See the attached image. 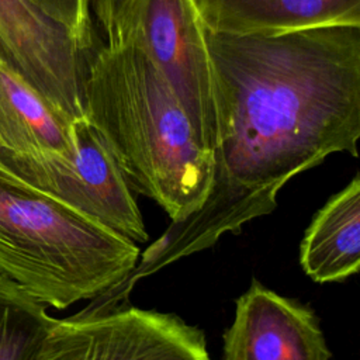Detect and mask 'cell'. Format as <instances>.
<instances>
[{
    "mask_svg": "<svg viewBox=\"0 0 360 360\" xmlns=\"http://www.w3.org/2000/svg\"><path fill=\"white\" fill-rule=\"evenodd\" d=\"M138 1L139 0H91L90 8L94 10L103 27L107 38L105 45L118 46L127 42Z\"/></svg>",
    "mask_w": 360,
    "mask_h": 360,
    "instance_id": "5bb4252c",
    "label": "cell"
},
{
    "mask_svg": "<svg viewBox=\"0 0 360 360\" xmlns=\"http://www.w3.org/2000/svg\"><path fill=\"white\" fill-rule=\"evenodd\" d=\"M90 1H91V0H90Z\"/></svg>",
    "mask_w": 360,
    "mask_h": 360,
    "instance_id": "9a60e30c",
    "label": "cell"
},
{
    "mask_svg": "<svg viewBox=\"0 0 360 360\" xmlns=\"http://www.w3.org/2000/svg\"><path fill=\"white\" fill-rule=\"evenodd\" d=\"M72 120L0 65V149L14 153L69 152Z\"/></svg>",
    "mask_w": 360,
    "mask_h": 360,
    "instance_id": "8fae6325",
    "label": "cell"
},
{
    "mask_svg": "<svg viewBox=\"0 0 360 360\" xmlns=\"http://www.w3.org/2000/svg\"><path fill=\"white\" fill-rule=\"evenodd\" d=\"M205 28L274 35L333 25L360 27V0H195Z\"/></svg>",
    "mask_w": 360,
    "mask_h": 360,
    "instance_id": "9c48e42d",
    "label": "cell"
},
{
    "mask_svg": "<svg viewBox=\"0 0 360 360\" xmlns=\"http://www.w3.org/2000/svg\"><path fill=\"white\" fill-rule=\"evenodd\" d=\"M302 270L315 283L340 281L360 269V176L315 214L300 248Z\"/></svg>",
    "mask_w": 360,
    "mask_h": 360,
    "instance_id": "30bf717a",
    "label": "cell"
},
{
    "mask_svg": "<svg viewBox=\"0 0 360 360\" xmlns=\"http://www.w3.org/2000/svg\"><path fill=\"white\" fill-rule=\"evenodd\" d=\"M55 21L68 27L84 45L93 48L90 0H30Z\"/></svg>",
    "mask_w": 360,
    "mask_h": 360,
    "instance_id": "4fadbf2b",
    "label": "cell"
},
{
    "mask_svg": "<svg viewBox=\"0 0 360 360\" xmlns=\"http://www.w3.org/2000/svg\"><path fill=\"white\" fill-rule=\"evenodd\" d=\"M53 322L46 305L0 273V360H38Z\"/></svg>",
    "mask_w": 360,
    "mask_h": 360,
    "instance_id": "7c38bea8",
    "label": "cell"
},
{
    "mask_svg": "<svg viewBox=\"0 0 360 360\" xmlns=\"http://www.w3.org/2000/svg\"><path fill=\"white\" fill-rule=\"evenodd\" d=\"M207 46L217 117L207 194L146 249L115 287L118 298L138 278L270 214L284 184L329 155L359 156L360 27L274 35L207 30Z\"/></svg>",
    "mask_w": 360,
    "mask_h": 360,
    "instance_id": "6da1fadb",
    "label": "cell"
},
{
    "mask_svg": "<svg viewBox=\"0 0 360 360\" xmlns=\"http://www.w3.org/2000/svg\"><path fill=\"white\" fill-rule=\"evenodd\" d=\"M38 360H211L204 333L156 311H82L55 319Z\"/></svg>",
    "mask_w": 360,
    "mask_h": 360,
    "instance_id": "5b68a950",
    "label": "cell"
},
{
    "mask_svg": "<svg viewBox=\"0 0 360 360\" xmlns=\"http://www.w3.org/2000/svg\"><path fill=\"white\" fill-rule=\"evenodd\" d=\"M83 117L110 149L129 188L180 221L202 202L211 156L169 84L129 38L89 60Z\"/></svg>",
    "mask_w": 360,
    "mask_h": 360,
    "instance_id": "7a4b0ae2",
    "label": "cell"
},
{
    "mask_svg": "<svg viewBox=\"0 0 360 360\" xmlns=\"http://www.w3.org/2000/svg\"><path fill=\"white\" fill-rule=\"evenodd\" d=\"M70 131L69 152L0 149V167L131 242H146L134 191L101 136L84 117L73 120Z\"/></svg>",
    "mask_w": 360,
    "mask_h": 360,
    "instance_id": "277c9868",
    "label": "cell"
},
{
    "mask_svg": "<svg viewBox=\"0 0 360 360\" xmlns=\"http://www.w3.org/2000/svg\"><path fill=\"white\" fill-rule=\"evenodd\" d=\"M91 51L30 0H0V65L72 121L83 118Z\"/></svg>",
    "mask_w": 360,
    "mask_h": 360,
    "instance_id": "52a82bcc",
    "label": "cell"
},
{
    "mask_svg": "<svg viewBox=\"0 0 360 360\" xmlns=\"http://www.w3.org/2000/svg\"><path fill=\"white\" fill-rule=\"evenodd\" d=\"M129 38L163 76L211 156L217 128L214 82L207 30L195 0H139Z\"/></svg>",
    "mask_w": 360,
    "mask_h": 360,
    "instance_id": "8992f818",
    "label": "cell"
},
{
    "mask_svg": "<svg viewBox=\"0 0 360 360\" xmlns=\"http://www.w3.org/2000/svg\"><path fill=\"white\" fill-rule=\"evenodd\" d=\"M139 260L129 239L0 167V273L65 309L125 281Z\"/></svg>",
    "mask_w": 360,
    "mask_h": 360,
    "instance_id": "3957f363",
    "label": "cell"
},
{
    "mask_svg": "<svg viewBox=\"0 0 360 360\" xmlns=\"http://www.w3.org/2000/svg\"><path fill=\"white\" fill-rule=\"evenodd\" d=\"M314 311L259 281L236 301L224 335V360H329Z\"/></svg>",
    "mask_w": 360,
    "mask_h": 360,
    "instance_id": "ba28073f",
    "label": "cell"
}]
</instances>
